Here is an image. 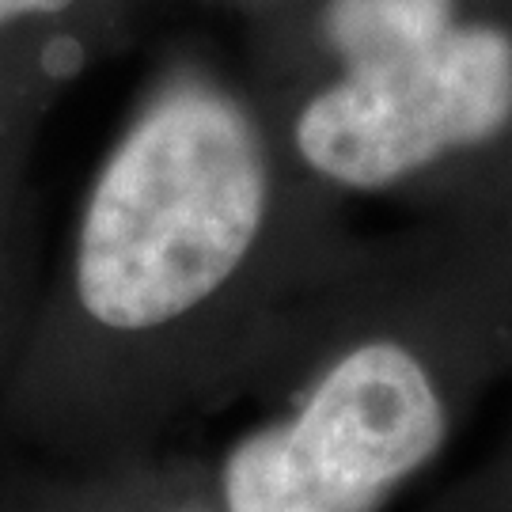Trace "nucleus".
I'll list each match as a JSON object with an SVG mask.
<instances>
[{
  "label": "nucleus",
  "mask_w": 512,
  "mask_h": 512,
  "mask_svg": "<svg viewBox=\"0 0 512 512\" xmlns=\"http://www.w3.org/2000/svg\"><path fill=\"white\" fill-rule=\"evenodd\" d=\"M444 440V403L414 353H346L289 425L243 440L224 467L228 512H372Z\"/></svg>",
  "instance_id": "obj_3"
},
{
  "label": "nucleus",
  "mask_w": 512,
  "mask_h": 512,
  "mask_svg": "<svg viewBox=\"0 0 512 512\" xmlns=\"http://www.w3.org/2000/svg\"><path fill=\"white\" fill-rule=\"evenodd\" d=\"M463 19V0H330L327 38L349 69L425 46Z\"/></svg>",
  "instance_id": "obj_4"
},
{
  "label": "nucleus",
  "mask_w": 512,
  "mask_h": 512,
  "mask_svg": "<svg viewBox=\"0 0 512 512\" xmlns=\"http://www.w3.org/2000/svg\"><path fill=\"white\" fill-rule=\"evenodd\" d=\"M266 152L228 95L183 84L133 122L99 171L76 289L99 323H171L232 277L266 217Z\"/></svg>",
  "instance_id": "obj_1"
},
{
  "label": "nucleus",
  "mask_w": 512,
  "mask_h": 512,
  "mask_svg": "<svg viewBox=\"0 0 512 512\" xmlns=\"http://www.w3.org/2000/svg\"><path fill=\"white\" fill-rule=\"evenodd\" d=\"M73 8V0H0V27L27 16H57Z\"/></svg>",
  "instance_id": "obj_5"
},
{
  "label": "nucleus",
  "mask_w": 512,
  "mask_h": 512,
  "mask_svg": "<svg viewBox=\"0 0 512 512\" xmlns=\"http://www.w3.org/2000/svg\"><path fill=\"white\" fill-rule=\"evenodd\" d=\"M512 126V31L463 19L414 50L349 65L296 118L304 164L349 190H384Z\"/></svg>",
  "instance_id": "obj_2"
}]
</instances>
